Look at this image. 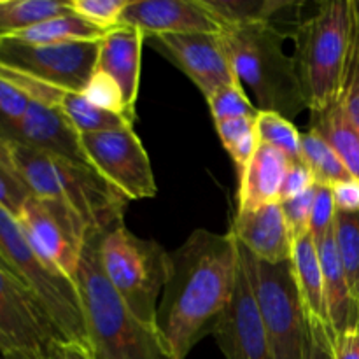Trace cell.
Masks as SVG:
<instances>
[{
  "mask_svg": "<svg viewBox=\"0 0 359 359\" xmlns=\"http://www.w3.org/2000/svg\"><path fill=\"white\" fill-rule=\"evenodd\" d=\"M238 273L237 241L230 233L195 230L168 255V276L156 312V333L168 359L189 351L226 311Z\"/></svg>",
  "mask_w": 359,
  "mask_h": 359,
  "instance_id": "obj_1",
  "label": "cell"
},
{
  "mask_svg": "<svg viewBox=\"0 0 359 359\" xmlns=\"http://www.w3.org/2000/svg\"><path fill=\"white\" fill-rule=\"evenodd\" d=\"M0 139L4 154L32 196L72 209L84 221L91 237H102L123 223L128 200L93 168L27 146L2 133Z\"/></svg>",
  "mask_w": 359,
  "mask_h": 359,
  "instance_id": "obj_2",
  "label": "cell"
},
{
  "mask_svg": "<svg viewBox=\"0 0 359 359\" xmlns=\"http://www.w3.org/2000/svg\"><path fill=\"white\" fill-rule=\"evenodd\" d=\"M98 241L86 242L76 273L88 340L98 359H168L158 333L144 325L116 293L102 269Z\"/></svg>",
  "mask_w": 359,
  "mask_h": 359,
  "instance_id": "obj_3",
  "label": "cell"
},
{
  "mask_svg": "<svg viewBox=\"0 0 359 359\" xmlns=\"http://www.w3.org/2000/svg\"><path fill=\"white\" fill-rule=\"evenodd\" d=\"M219 35L238 81L252 91L259 111L291 121L307 109L293 56L284 51V32L269 23H245L223 27Z\"/></svg>",
  "mask_w": 359,
  "mask_h": 359,
  "instance_id": "obj_4",
  "label": "cell"
},
{
  "mask_svg": "<svg viewBox=\"0 0 359 359\" xmlns=\"http://www.w3.org/2000/svg\"><path fill=\"white\" fill-rule=\"evenodd\" d=\"M353 0H330L302 21L293 39L294 65L307 109L316 114L340 102L353 41Z\"/></svg>",
  "mask_w": 359,
  "mask_h": 359,
  "instance_id": "obj_5",
  "label": "cell"
},
{
  "mask_svg": "<svg viewBox=\"0 0 359 359\" xmlns=\"http://www.w3.org/2000/svg\"><path fill=\"white\" fill-rule=\"evenodd\" d=\"M168 255L158 242L116 224L98 241L102 269L116 293L146 326L156 332V312L168 276Z\"/></svg>",
  "mask_w": 359,
  "mask_h": 359,
  "instance_id": "obj_6",
  "label": "cell"
},
{
  "mask_svg": "<svg viewBox=\"0 0 359 359\" xmlns=\"http://www.w3.org/2000/svg\"><path fill=\"white\" fill-rule=\"evenodd\" d=\"M237 248L258 302L273 359H307L311 323L291 259L266 263L252 256L238 242Z\"/></svg>",
  "mask_w": 359,
  "mask_h": 359,
  "instance_id": "obj_7",
  "label": "cell"
},
{
  "mask_svg": "<svg viewBox=\"0 0 359 359\" xmlns=\"http://www.w3.org/2000/svg\"><path fill=\"white\" fill-rule=\"evenodd\" d=\"M0 255L14 276L28 286L48 314L60 339L88 342L83 307L74 280L35 252L16 217L0 207Z\"/></svg>",
  "mask_w": 359,
  "mask_h": 359,
  "instance_id": "obj_8",
  "label": "cell"
},
{
  "mask_svg": "<svg viewBox=\"0 0 359 359\" xmlns=\"http://www.w3.org/2000/svg\"><path fill=\"white\" fill-rule=\"evenodd\" d=\"M81 142L93 170L126 200L156 196L153 167L133 126L81 133Z\"/></svg>",
  "mask_w": 359,
  "mask_h": 359,
  "instance_id": "obj_9",
  "label": "cell"
},
{
  "mask_svg": "<svg viewBox=\"0 0 359 359\" xmlns=\"http://www.w3.org/2000/svg\"><path fill=\"white\" fill-rule=\"evenodd\" d=\"M16 221L42 259L70 280L76 279L84 245L91 238L79 214L62 203L30 196Z\"/></svg>",
  "mask_w": 359,
  "mask_h": 359,
  "instance_id": "obj_10",
  "label": "cell"
},
{
  "mask_svg": "<svg viewBox=\"0 0 359 359\" xmlns=\"http://www.w3.org/2000/svg\"><path fill=\"white\" fill-rule=\"evenodd\" d=\"M100 41L30 46L0 41V63L70 91L84 90L97 69Z\"/></svg>",
  "mask_w": 359,
  "mask_h": 359,
  "instance_id": "obj_11",
  "label": "cell"
},
{
  "mask_svg": "<svg viewBox=\"0 0 359 359\" xmlns=\"http://www.w3.org/2000/svg\"><path fill=\"white\" fill-rule=\"evenodd\" d=\"M60 339L48 314L18 277L0 269V354L11 351H46Z\"/></svg>",
  "mask_w": 359,
  "mask_h": 359,
  "instance_id": "obj_12",
  "label": "cell"
},
{
  "mask_svg": "<svg viewBox=\"0 0 359 359\" xmlns=\"http://www.w3.org/2000/svg\"><path fill=\"white\" fill-rule=\"evenodd\" d=\"M212 335L226 359H273L258 302L241 256L233 294L226 311L214 325Z\"/></svg>",
  "mask_w": 359,
  "mask_h": 359,
  "instance_id": "obj_13",
  "label": "cell"
},
{
  "mask_svg": "<svg viewBox=\"0 0 359 359\" xmlns=\"http://www.w3.org/2000/svg\"><path fill=\"white\" fill-rule=\"evenodd\" d=\"M151 44L165 53L205 98L224 84L238 81L219 34L156 35L151 37Z\"/></svg>",
  "mask_w": 359,
  "mask_h": 359,
  "instance_id": "obj_14",
  "label": "cell"
},
{
  "mask_svg": "<svg viewBox=\"0 0 359 359\" xmlns=\"http://www.w3.org/2000/svg\"><path fill=\"white\" fill-rule=\"evenodd\" d=\"M137 28L144 37L168 34H219L221 25L200 0H128L121 23Z\"/></svg>",
  "mask_w": 359,
  "mask_h": 359,
  "instance_id": "obj_15",
  "label": "cell"
},
{
  "mask_svg": "<svg viewBox=\"0 0 359 359\" xmlns=\"http://www.w3.org/2000/svg\"><path fill=\"white\" fill-rule=\"evenodd\" d=\"M0 133L74 163L91 167L81 142V133L58 109L30 100L23 118L14 125H0Z\"/></svg>",
  "mask_w": 359,
  "mask_h": 359,
  "instance_id": "obj_16",
  "label": "cell"
},
{
  "mask_svg": "<svg viewBox=\"0 0 359 359\" xmlns=\"http://www.w3.org/2000/svg\"><path fill=\"white\" fill-rule=\"evenodd\" d=\"M228 233L262 262L284 263L293 255L294 241L279 202L251 212H235Z\"/></svg>",
  "mask_w": 359,
  "mask_h": 359,
  "instance_id": "obj_17",
  "label": "cell"
},
{
  "mask_svg": "<svg viewBox=\"0 0 359 359\" xmlns=\"http://www.w3.org/2000/svg\"><path fill=\"white\" fill-rule=\"evenodd\" d=\"M146 41L142 32L137 28L118 25L105 34L100 41L97 69L105 72L118 83L125 98L126 111L132 121H135V105L139 98L140 60L142 44Z\"/></svg>",
  "mask_w": 359,
  "mask_h": 359,
  "instance_id": "obj_18",
  "label": "cell"
},
{
  "mask_svg": "<svg viewBox=\"0 0 359 359\" xmlns=\"http://www.w3.org/2000/svg\"><path fill=\"white\" fill-rule=\"evenodd\" d=\"M290 160L269 144H259L248 167L238 175L237 212H251L279 202Z\"/></svg>",
  "mask_w": 359,
  "mask_h": 359,
  "instance_id": "obj_19",
  "label": "cell"
},
{
  "mask_svg": "<svg viewBox=\"0 0 359 359\" xmlns=\"http://www.w3.org/2000/svg\"><path fill=\"white\" fill-rule=\"evenodd\" d=\"M203 9L223 27L269 23L293 37L300 20V2L291 0H200Z\"/></svg>",
  "mask_w": 359,
  "mask_h": 359,
  "instance_id": "obj_20",
  "label": "cell"
},
{
  "mask_svg": "<svg viewBox=\"0 0 359 359\" xmlns=\"http://www.w3.org/2000/svg\"><path fill=\"white\" fill-rule=\"evenodd\" d=\"M321 259L328 319L335 335L358 332L359 304L353 298L335 242V226L318 244Z\"/></svg>",
  "mask_w": 359,
  "mask_h": 359,
  "instance_id": "obj_21",
  "label": "cell"
},
{
  "mask_svg": "<svg viewBox=\"0 0 359 359\" xmlns=\"http://www.w3.org/2000/svg\"><path fill=\"white\" fill-rule=\"evenodd\" d=\"M291 265H293L294 279H297L298 290H300L309 318H316L330 325L321 259H319L318 244L311 233L294 241Z\"/></svg>",
  "mask_w": 359,
  "mask_h": 359,
  "instance_id": "obj_22",
  "label": "cell"
},
{
  "mask_svg": "<svg viewBox=\"0 0 359 359\" xmlns=\"http://www.w3.org/2000/svg\"><path fill=\"white\" fill-rule=\"evenodd\" d=\"M109 30L95 27L76 14H65L46 20L42 23L34 25L30 28L16 32V34L4 37L0 41H14L20 44L30 46H55L70 44V42H88L102 41Z\"/></svg>",
  "mask_w": 359,
  "mask_h": 359,
  "instance_id": "obj_23",
  "label": "cell"
},
{
  "mask_svg": "<svg viewBox=\"0 0 359 359\" xmlns=\"http://www.w3.org/2000/svg\"><path fill=\"white\" fill-rule=\"evenodd\" d=\"M311 130H316L335 149L347 170L359 181V126L347 116L342 102L312 114Z\"/></svg>",
  "mask_w": 359,
  "mask_h": 359,
  "instance_id": "obj_24",
  "label": "cell"
},
{
  "mask_svg": "<svg viewBox=\"0 0 359 359\" xmlns=\"http://www.w3.org/2000/svg\"><path fill=\"white\" fill-rule=\"evenodd\" d=\"M65 14L69 0H0V39Z\"/></svg>",
  "mask_w": 359,
  "mask_h": 359,
  "instance_id": "obj_25",
  "label": "cell"
},
{
  "mask_svg": "<svg viewBox=\"0 0 359 359\" xmlns=\"http://www.w3.org/2000/svg\"><path fill=\"white\" fill-rule=\"evenodd\" d=\"M302 160L314 175L316 184L335 186L354 179L332 146L316 130L302 133Z\"/></svg>",
  "mask_w": 359,
  "mask_h": 359,
  "instance_id": "obj_26",
  "label": "cell"
},
{
  "mask_svg": "<svg viewBox=\"0 0 359 359\" xmlns=\"http://www.w3.org/2000/svg\"><path fill=\"white\" fill-rule=\"evenodd\" d=\"M335 242L349 290L359 304V212H337Z\"/></svg>",
  "mask_w": 359,
  "mask_h": 359,
  "instance_id": "obj_27",
  "label": "cell"
},
{
  "mask_svg": "<svg viewBox=\"0 0 359 359\" xmlns=\"http://www.w3.org/2000/svg\"><path fill=\"white\" fill-rule=\"evenodd\" d=\"M256 130L263 144L276 147L290 161L302 160V133L293 121L277 112L259 111L256 118Z\"/></svg>",
  "mask_w": 359,
  "mask_h": 359,
  "instance_id": "obj_28",
  "label": "cell"
},
{
  "mask_svg": "<svg viewBox=\"0 0 359 359\" xmlns=\"http://www.w3.org/2000/svg\"><path fill=\"white\" fill-rule=\"evenodd\" d=\"M205 100L214 121L233 118H256L259 114V109L249 100L241 81L224 84Z\"/></svg>",
  "mask_w": 359,
  "mask_h": 359,
  "instance_id": "obj_29",
  "label": "cell"
},
{
  "mask_svg": "<svg viewBox=\"0 0 359 359\" xmlns=\"http://www.w3.org/2000/svg\"><path fill=\"white\" fill-rule=\"evenodd\" d=\"M81 93H83V97L86 98L91 105H95V107L100 109V111L123 116V118L128 119L130 123H133L132 119H130L128 111H126V104L125 98H123L121 88H119L118 83L105 72L95 70L93 76L90 77V81H88L86 86H84V90L81 91Z\"/></svg>",
  "mask_w": 359,
  "mask_h": 359,
  "instance_id": "obj_30",
  "label": "cell"
},
{
  "mask_svg": "<svg viewBox=\"0 0 359 359\" xmlns=\"http://www.w3.org/2000/svg\"><path fill=\"white\" fill-rule=\"evenodd\" d=\"M128 0H69L70 11L88 23L112 30L121 23V14Z\"/></svg>",
  "mask_w": 359,
  "mask_h": 359,
  "instance_id": "obj_31",
  "label": "cell"
},
{
  "mask_svg": "<svg viewBox=\"0 0 359 359\" xmlns=\"http://www.w3.org/2000/svg\"><path fill=\"white\" fill-rule=\"evenodd\" d=\"M30 196L27 186L21 182L4 154L2 139H0V207L6 209L13 217H18Z\"/></svg>",
  "mask_w": 359,
  "mask_h": 359,
  "instance_id": "obj_32",
  "label": "cell"
},
{
  "mask_svg": "<svg viewBox=\"0 0 359 359\" xmlns=\"http://www.w3.org/2000/svg\"><path fill=\"white\" fill-rule=\"evenodd\" d=\"M340 102L347 116L359 126V30L356 25H353V41H351Z\"/></svg>",
  "mask_w": 359,
  "mask_h": 359,
  "instance_id": "obj_33",
  "label": "cell"
},
{
  "mask_svg": "<svg viewBox=\"0 0 359 359\" xmlns=\"http://www.w3.org/2000/svg\"><path fill=\"white\" fill-rule=\"evenodd\" d=\"M337 209L333 203L332 188L330 186H319L314 188V203H312L311 214V230L309 233L316 241V244L323 241L335 226Z\"/></svg>",
  "mask_w": 359,
  "mask_h": 359,
  "instance_id": "obj_34",
  "label": "cell"
},
{
  "mask_svg": "<svg viewBox=\"0 0 359 359\" xmlns=\"http://www.w3.org/2000/svg\"><path fill=\"white\" fill-rule=\"evenodd\" d=\"M314 188L302 193V195L294 196V198L279 202L280 207H283L284 217H286L287 228H290L293 241H297V238L300 237H305V235H309V230H311V214H312V203H314Z\"/></svg>",
  "mask_w": 359,
  "mask_h": 359,
  "instance_id": "obj_35",
  "label": "cell"
},
{
  "mask_svg": "<svg viewBox=\"0 0 359 359\" xmlns=\"http://www.w3.org/2000/svg\"><path fill=\"white\" fill-rule=\"evenodd\" d=\"M30 105V98L18 86L0 76V125L20 121Z\"/></svg>",
  "mask_w": 359,
  "mask_h": 359,
  "instance_id": "obj_36",
  "label": "cell"
},
{
  "mask_svg": "<svg viewBox=\"0 0 359 359\" xmlns=\"http://www.w3.org/2000/svg\"><path fill=\"white\" fill-rule=\"evenodd\" d=\"M314 175H312L311 168L305 165V161H290V167H287L286 175H284L283 188H280L279 202L294 198V196L309 191V189L314 188Z\"/></svg>",
  "mask_w": 359,
  "mask_h": 359,
  "instance_id": "obj_37",
  "label": "cell"
},
{
  "mask_svg": "<svg viewBox=\"0 0 359 359\" xmlns=\"http://www.w3.org/2000/svg\"><path fill=\"white\" fill-rule=\"evenodd\" d=\"M311 323V344H309L307 359H335V332L328 323L316 318H309Z\"/></svg>",
  "mask_w": 359,
  "mask_h": 359,
  "instance_id": "obj_38",
  "label": "cell"
},
{
  "mask_svg": "<svg viewBox=\"0 0 359 359\" xmlns=\"http://www.w3.org/2000/svg\"><path fill=\"white\" fill-rule=\"evenodd\" d=\"M46 359H98L93 347L79 340L53 339L44 351Z\"/></svg>",
  "mask_w": 359,
  "mask_h": 359,
  "instance_id": "obj_39",
  "label": "cell"
},
{
  "mask_svg": "<svg viewBox=\"0 0 359 359\" xmlns=\"http://www.w3.org/2000/svg\"><path fill=\"white\" fill-rule=\"evenodd\" d=\"M256 118H233L223 119V121H214L217 135H219L224 149L230 147L231 144L238 142L241 139H244V137H248L249 133L256 132Z\"/></svg>",
  "mask_w": 359,
  "mask_h": 359,
  "instance_id": "obj_40",
  "label": "cell"
},
{
  "mask_svg": "<svg viewBox=\"0 0 359 359\" xmlns=\"http://www.w3.org/2000/svg\"><path fill=\"white\" fill-rule=\"evenodd\" d=\"M333 203H335L337 212L354 214L359 212V181L349 179V181L339 182L332 186Z\"/></svg>",
  "mask_w": 359,
  "mask_h": 359,
  "instance_id": "obj_41",
  "label": "cell"
},
{
  "mask_svg": "<svg viewBox=\"0 0 359 359\" xmlns=\"http://www.w3.org/2000/svg\"><path fill=\"white\" fill-rule=\"evenodd\" d=\"M335 359H359V332H347L335 337Z\"/></svg>",
  "mask_w": 359,
  "mask_h": 359,
  "instance_id": "obj_42",
  "label": "cell"
},
{
  "mask_svg": "<svg viewBox=\"0 0 359 359\" xmlns=\"http://www.w3.org/2000/svg\"><path fill=\"white\" fill-rule=\"evenodd\" d=\"M0 359H46L44 351H11L0 354Z\"/></svg>",
  "mask_w": 359,
  "mask_h": 359,
  "instance_id": "obj_43",
  "label": "cell"
},
{
  "mask_svg": "<svg viewBox=\"0 0 359 359\" xmlns=\"http://www.w3.org/2000/svg\"><path fill=\"white\" fill-rule=\"evenodd\" d=\"M353 18H354V25H356L359 30V0H353Z\"/></svg>",
  "mask_w": 359,
  "mask_h": 359,
  "instance_id": "obj_44",
  "label": "cell"
},
{
  "mask_svg": "<svg viewBox=\"0 0 359 359\" xmlns=\"http://www.w3.org/2000/svg\"><path fill=\"white\" fill-rule=\"evenodd\" d=\"M0 269L7 270V272H9V273H13V276H14L13 269H11V266H9V263H7L6 259H4V256H2V255H0ZM14 277H16V276H14Z\"/></svg>",
  "mask_w": 359,
  "mask_h": 359,
  "instance_id": "obj_45",
  "label": "cell"
},
{
  "mask_svg": "<svg viewBox=\"0 0 359 359\" xmlns=\"http://www.w3.org/2000/svg\"><path fill=\"white\" fill-rule=\"evenodd\" d=\"M358 332H359V318H358Z\"/></svg>",
  "mask_w": 359,
  "mask_h": 359,
  "instance_id": "obj_46",
  "label": "cell"
}]
</instances>
